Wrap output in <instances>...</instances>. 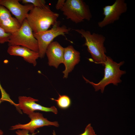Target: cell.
<instances>
[{"label": "cell", "mask_w": 135, "mask_h": 135, "mask_svg": "<svg viewBox=\"0 0 135 135\" xmlns=\"http://www.w3.org/2000/svg\"><path fill=\"white\" fill-rule=\"evenodd\" d=\"M59 14L52 11L49 6L34 7L29 13L26 19L34 33L48 30L58 21Z\"/></svg>", "instance_id": "6da1fadb"}, {"label": "cell", "mask_w": 135, "mask_h": 135, "mask_svg": "<svg viewBox=\"0 0 135 135\" xmlns=\"http://www.w3.org/2000/svg\"><path fill=\"white\" fill-rule=\"evenodd\" d=\"M74 30L84 38L85 42L83 46L87 47L94 62L104 66L107 56L105 54L106 49L104 46L105 37L101 34L95 32L92 34L90 31L83 29Z\"/></svg>", "instance_id": "7a4b0ae2"}, {"label": "cell", "mask_w": 135, "mask_h": 135, "mask_svg": "<svg viewBox=\"0 0 135 135\" xmlns=\"http://www.w3.org/2000/svg\"><path fill=\"white\" fill-rule=\"evenodd\" d=\"M124 63V61L118 63L114 61L110 56H107L104 63V75L103 78L98 83H95L90 82L83 76L86 82L91 84L96 92L100 90L102 93L104 90L105 87L110 84H112L117 86L122 80L120 79L122 76L126 73L125 71L120 69V66Z\"/></svg>", "instance_id": "3957f363"}, {"label": "cell", "mask_w": 135, "mask_h": 135, "mask_svg": "<svg viewBox=\"0 0 135 135\" xmlns=\"http://www.w3.org/2000/svg\"><path fill=\"white\" fill-rule=\"evenodd\" d=\"M61 10L67 19L76 24L92 18L88 6L82 0H66Z\"/></svg>", "instance_id": "277c9868"}, {"label": "cell", "mask_w": 135, "mask_h": 135, "mask_svg": "<svg viewBox=\"0 0 135 135\" xmlns=\"http://www.w3.org/2000/svg\"><path fill=\"white\" fill-rule=\"evenodd\" d=\"M8 42V46H21L38 52L37 41L34 37L32 30L26 19L24 21L19 29L10 34Z\"/></svg>", "instance_id": "5b68a950"}, {"label": "cell", "mask_w": 135, "mask_h": 135, "mask_svg": "<svg viewBox=\"0 0 135 135\" xmlns=\"http://www.w3.org/2000/svg\"><path fill=\"white\" fill-rule=\"evenodd\" d=\"M60 22L57 21L50 29L33 33L34 36L38 42V52L40 58H44L48 46L55 38L60 35L65 36V34L70 30V29L65 26H60Z\"/></svg>", "instance_id": "8992f818"}, {"label": "cell", "mask_w": 135, "mask_h": 135, "mask_svg": "<svg viewBox=\"0 0 135 135\" xmlns=\"http://www.w3.org/2000/svg\"><path fill=\"white\" fill-rule=\"evenodd\" d=\"M127 9V4L124 0H116L112 4L105 6L103 8L104 18L98 22V26L102 28L113 23L119 19Z\"/></svg>", "instance_id": "52a82bcc"}, {"label": "cell", "mask_w": 135, "mask_h": 135, "mask_svg": "<svg viewBox=\"0 0 135 135\" xmlns=\"http://www.w3.org/2000/svg\"><path fill=\"white\" fill-rule=\"evenodd\" d=\"M30 121L25 124H18L11 127L10 130H14L18 129H25L30 133L34 132L37 128L45 126H53L58 127L59 124L58 122H51L44 118L42 114L38 112H33L28 115Z\"/></svg>", "instance_id": "ba28073f"}, {"label": "cell", "mask_w": 135, "mask_h": 135, "mask_svg": "<svg viewBox=\"0 0 135 135\" xmlns=\"http://www.w3.org/2000/svg\"><path fill=\"white\" fill-rule=\"evenodd\" d=\"M18 0H0V5L7 8L21 25L30 12L34 7L30 4L22 5Z\"/></svg>", "instance_id": "9c48e42d"}, {"label": "cell", "mask_w": 135, "mask_h": 135, "mask_svg": "<svg viewBox=\"0 0 135 135\" xmlns=\"http://www.w3.org/2000/svg\"><path fill=\"white\" fill-rule=\"evenodd\" d=\"M18 107L24 114L28 115L34 111L38 110L46 112H52L55 114L58 113L57 108L54 106L48 108L43 106L36 102L38 100L30 97L20 96L18 98Z\"/></svg>", "instance_id": "30bf717a"}, {"label": "cell", "mask_w": 135, "mask_h": 135, "mask_svg": "<svg viewBox=\"0 0 135 135\" xmlns=\"http://www.w3.org/2000/svg\"><path fill=\"white\" fill-rule=\"evenodd\" d=\"M64 48L57 41H52L48 46L46 54L48 57V64L50 66L57 68L63 63Z\"/></svg>", "instance_id": "8fae6325"}, {"label": "cell", "mask_w": 135, "mask_h": 135, "mask_svg": "<svg viewBox=\"0 0 135 135\" xmlns=\"http://www.w3.org/2000/svg\"><path fill=\"white\" fill-rule=\"evenodd\" d=\"M80 53L71 45L64 48L63 63L65 69L63 72L64 78H67L69 73L80 61Z\"/></svg>", "instance_id": "7c38bea8"}, {"label": "cell", "mask_w": 135, "mask_h": 135, "mask_svg": "<svg viewBox=\"0 0 135 135\" xmlns=\"http://www.w3.org/2000/svg\"><path fill=\"white\" fill-rule=\"evenodd\" d=\"M7 52L11 55L22 57L25 61L34 66L36 64V60L40 58L38 52L21 46H9Z\"/></svg>", "instance_id": "4fadbf2b"}, {"label": "cell", "mask_w": 135, "mask_h": 135, "mask_svg": "<svg viewBox=\"0 0 135 135\" xmlns=\"http://www.w3.org/2000/svg\"><path fill=\"white\" fill-rule=\"evenodd\" d=\"M21 25L15 18L12 17L0 24V27L8 33L12 34L20 28Z\"/></svg>", "instance_id": "5bb4252c"}, {"label": "cell", "mask_w": 135, "mask_h": 135, "mask_svg": "<svg viewBox=\"0 0 135 135\" xmlns=\"http://www.w3.org/2000/svg\"><path fill=\"white\" fill-rule=\"evenodd\" d=\"M57 99L51 98L52 100L55 101L58 106L60 108L65 109L67 108L70 106L71 101L70 98L66 95H60Z\"/></svg>", "instance_id": "9a60e30c"}, {"label": "cell", "mask_w": 135, "mask_h": 135, "mask_svg": "<svg viewBox=\"0 0 135 135\" xmlns=\"http://www.w3.org/2000/svg\"><path fill=\"white\" fill-rule=\"evenodd\" d=\"M12 17L10 12L6 7L0 5V24Z\"/></svg>", "instance_id": "2e32d148"}, {"label": "cell", "mask_w": 135, "mask_h": 135, "mask_svg": "<svg viewBox=\"0 0 135 135\" xmlns=\"http://www.w3.org/2000/svg\"><path fill=\"white\" fill-rule=\"evenodd\" d=\"M0 90L1 92V97L0 98L1 100L4 102L7 101L12 104L14 105L16 108L19 110L18 107V104L15 103L10 98L9 94H8L5 90L1 86L0 82Z\"/></svg>", "instance_id": "e0dca14e"}, {"label": "cell", "mask_w": 135, "mask_h": 135, "mask_svg": "<svg viewBox=\"0 0 135 135\" xmlns=\"http://www.w3.org/2000/svg\"><path fill=\"white\" fill-rule=\"evenodd\" d=\"M22 3L25 4H31L34 7L41 8L44 6L46 4V2L44 0H22Z\"/></svg>", "instance_id": "ac0fdd59"}, {"label": "cell", "mask_w": 135, "mask_h": 135, "mask_svg": "<svg viewBox=\"0 0 135 135\" xmlns=\"http://www.w3.org/2000/svg\"><path fill=\"white\" fill-rule=\"evenodd\" d=\"M10 34L6 32L0 27V44H3L6 42H8Z\"/></svg>", "instance_id": "d6986e66"}, {"label": "cell", "mask_w": 135, "mask_h": 135, "mask_svg": "<svg viewBox=\"0 0 135 135\" xmlns=\"http://www.w3.org/2000/svg\"><path fill=\"white\" fill-rule=\"evenodd\" d=\"M79 135H97L91 126V124H88L86 127L84 132Z\"/></svg>", "instance_id": "ffe728a7"}, {"label": "cell", "mask_w": 135, "mask_h": 135, "mask_svg": "<svg viewBox=\"0 0 135 135\" xmlns=\"http://www.w3.org/2000/svg\"><path fill=\"white\" fill-rule=\"evenodd\" d=\"M16 132V133L17 135H35L38 132H34L31 134H29V132L28 130L25 129H18Z\"/></svg>", "instance_id": "44dd1931"}, {"label": "cell", "mask_w": 135, "mask_h": 135, "mask_svg": "<svg viewBox=\"0 0 135 135\" xmlns=\"http://www.w3.org/2000/svg\"><path fill=\"white\" fill-rule=\"evenodd\" d=\"M65 0H58L56 5L55 8L57 10H61L63 7L65 2Z\"/></svg>", "instance_id": "7402d4cb"}, {"label": "cell", "mask_w": 135, "mask_h": 135, "mask_svg": "<svg viewBox=\"0 0 135 135\" xmlns=\"http://www.w3.org/2000/svg\"><path fill=\"white\" fill-rule=\"evenodd\" d=\"M4 134V132L3 131L0 129V135H3Z\"/></svg>", "instance_id": "603a6c76"}, {"label": "cell", "mask_w": 135, "mask_h": 135, "mask_svg": "<svg viewBox=\"0 0 135 135\" xmlns=\"http://www.w3.org/2000/svg\"><path fill=\"white\" fill-rule=\"evenodd\" d=\"M53 135H56V133L54 130H53Z\"/></svg>", "instance_id": "cb8c5ba5"}, {"label": "cell", "mask_w": 135, "mask_h": 135, "mask_svg": "<svg viewBox=\"0 0 135 135\" xmlns=\"http://www.w3.org/2000/svg\"><path fill=\"white\" fill-rule=\"evenodd\" d=\"M2 102H3V101L1 100L0 98V104Z\"/></svg>", "instance_id": "d4e9b609"}, {"label": "cell", "mask_w": 135, "mask_h": 135, "mask_svg": "<svg viewBox=\"0 0 135 135\" xmlns=\"http://www.w3.org/2000/svg\"></svg>", "instance_id": "484cf974"}]
</instances>
